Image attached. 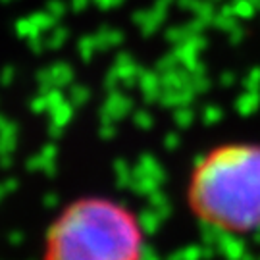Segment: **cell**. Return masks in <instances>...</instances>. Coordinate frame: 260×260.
Returning a JSON list of instances; mask_svg holds the SVG:
<instances>
[{
  "label": "cell",
  "mask_w": 260,
  "mask_h": 260,
  "mask_svg": "<svg viewBox=\"0 0 260 260\" xmlns=\"http://www.w3.org/2000/svg\"><path fill=\"white\" fill-rule=\"evenodd\" d=\"M143 230L125 206L87 199L52 223L45 260H141Z\"/></svg>",
  "instance_id": "7a4b0ae2"
},
{
  "label": "cell",
  "mask_w": 260,
  "mask_h": 260,
  "mask_svg": "<svg viewBox=\"0 0 260 260\" xmlns=\"http://www.w3.org/2000/svg\"><path fill=\"white\" fill-rule=\"evenodd\" d=\"M187 206L218 232L260 230V143H223L208 150L191 170Z\"/></svg>",
  "instance_id": "6da1fadb"
}]
</instances>
